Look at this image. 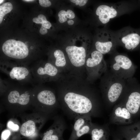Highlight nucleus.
<instances>
[{"label": "nucleus", "mask_w": 140, "mask_h": 140, "mask_svg": "<svg viewBox=\"0 0 140 140\" xmlns=\"http://www.w3.org/2000/svg\"><path fill=\"white\" fill-rule=\"evenodd\" d=\"M80 93L71 91L63 94L60 107L65 115L73 120L83 115L94 117L101 116L103 107L95 96Z\"/></svg>", "instance_id": "f257e3e1"}, {"label": "nucleus", "mask_w": 140, "mask_h": 140, "mask_svg": "<svg viewBox=\"0 0 140 140\" xmlns=\"http://www.w3.org/2000/svg\"><path fill=\"white\" fill-rule=\"evenodd\" d=\"M33 97V89L20 86H9L4 91L2 100L6 109L18 113L32 106Z\"/></svg>", "instance_id": "f03ea898"}, {"label": "nucleus", "mask_w": 140, "mask_h": 140, "mask_svg": "<svg viewBox=\"0 0 140 140\" xmlns=\"http://www.w3.org/2000/svg\"><path fill=\"white\" fill-rule=\"evenodd\" d=\"M32 106L38 112L50 116L60 108L54 93L51 90L41 88L40 86L33 89Z\"/></svg>", "instance_id": "7ed1b4c3"}, {"label": "nucleus", "mask_w": 140, "mask_h": 140, "mask_svg": "<svg viewBox=\"0 0 140 140\" xmlns=\"http://www.w3.org/2000/svg\"><path fill=\"white\" fill-rule=\"evenodd\" d=\"M107 77V82L102 91L106 108H109L120 99L126 86V80L118 77L111 73Z\"/></svg>", "instance_id": "20e7f679"}, {"label": "nucleus", "mask_w": 140, "mask_h": 140, "mask_svg": "<svg viewBox=\"0 0 140 140\" xmlns=\"http://www.w3.org/2000/svg\"><path fill=\"white\" fill-rule=\"evenodd\" d=\"M131 114L133 118L140 116V85L127 83L119 100Z\"/></svg>", "instance_id": "39448f33"}, {"label": "nucleus", "mask_w": 140, "mask_h": 140, "mask_svg": "<svg viewBox=\"0 0 140 140\" xmlns=\"http://www.w3.org/2000/svg\"><path fill=\"white\" fill-rule=\"evenodd\" d=\"M1 68L11 80L23 83L33 79L31 68L28 65L16 62L1 63Z\"/></svg>", "instance_id": "423d86ee"}, {"label": "nucleus", "mask_w": 140, "mask_h": 140, "mask_svg": "<svg viewBox=\"0 0 140 140\" xmlns=\"http://www.w3.org/2000/svg\"><path fill=\"white\" fill-rule=\"evenodd\" d=\"M50 116L37 112L22 118L19 132L22 135L30 137L35 135L42 127Z\"/></svg>", "instance_id": "0eeeda50"}, {"label": "nucleus", "mask_w": 140, "mask_h": 140, "mask_svg": "<svg viewBox=\"0 0 140 140\" xmlns=\"http://www.w3.org/2000/svg\"><path fill=\"white\" fill-rule=\"evenodd\" d=\"M111 73L124 79L132 78L135 67L130 59L127 56L117 55L114 58L110 64Z\"/></svg>", "instance_id": "6e6552de"}, {"label": "nucleus", "mask_w": 140, "mask_h": 140, "mask_svg": "<svg viewBox=\"0 0 140 140\" xmlns=\"http://www.w3.org/2000/svg\"><path fill=\"white\" fill-rule=\"evenodd\" d=\"M2 50L6 56L17 60L25 59L29 53L26 45L20 41L13 39L6 41L2 46Z\"/></svg>", "instance_id": "1a4fd4ad"}, {"label": "nucleus", "mask_w": 140, "mask_h": 140, "mask_svg": "<svg viewBox=\"0 0 140 140\" xmlns=\"http://www.w3.org/2000/svg\"><path fill=\"white\" fill-rule=\"evenodd\" d=\"M133 118L129 111L122 103L115 104L109 117V123L122 126L131 124Z\"/></svg>", "instance_id": "9d476101"}, {"label": "nucleus", "mask_w": 140, "mask_h": 140, "mask_svg": "<svg viewBox=\"0 0 140 140\" xmlns=\"http://www.w3.org/2000/svg\"><path fill=\"white\" fill-rule=\"evenodd\" d=\"M35 64L31 69L33 79L40 84L45 80L46 77H53L57 74V69L51 63Z\"/></svg>", "instance_id": "9b49d317"}, {"label": "nucleus", "mask_w": 140, "mask_h": 140, "mask_svg": "<svg viewBox=\"0 0 140 140\" xmlns=\"http://www.w3.org/2000/svg\"><path fill=\"white\" fill-rule=\"evenodd\" d=\"M53 118V124L44 133L42 140H64L63 134L67 128L65 121L61 116H55Z\"/></svg>", "instance_id": "f8f14e48"}, {"label": "nucleus", "mask_w": 140, "mask_h": 140, "mask_svg": "<svg viewBox=\"0 0 140 140\" xmlns=\"http://www.w3.org/2000/svg\"><path fill=\"white\" fill-rule=\"evenodd\" d=\"M66 51L73 66L80 67L85 64L86 54L85 49L83 47L69 46L66 47Z\"/></svg>", "instance_id": "ddd939ff"}, {"label": "nucleus", "mask_w": 140, "mask_h": 140, "mask_svg": "<svg viewBox=\"0 0 140 140\" xmlns=\"http://www.w3.org/2000/svg\"><path fill=\"white\" fill-rule=\"evenodd\" d=\"M118 133L125 140H140V120L132 124L121 126Z\"/></svg>", "instance_id": "4468645a"}, {"label": "nucleus", "mask_w": 140, "mask_h": 140, "mask_svg": "<svg viewBox=\"0 0 140 140\" xmlns=\"http://www.w3.org/2000/svg\"><path fill=\"white\" fill-rule=\"evenodd\" d=\"M119 39L125 48L129 50L135 49L140 42V36L136 32L129 31L122 32Z\"/></svg>", "instance_id": "2eb2a0df"}, {"label": "nucleus", "mask_w": 140, "mask_h": 140, "mask_svg": "<svg viewBox=\"0 0 140 140\" xmlns=\"http://www.w3.org/2000/svg\"><path fill=\"white\" fill-rule=\"evenodd\" d=\"M92 140H109L110 130L108 124L100 125L92 123L90 133Z\"/></svg>", "instance_id": "dca6fc26"}, {"label": "nucleus", "mask_w": 140, "mask_h": 140, "mask_svg": "<svg viewBox=\"0 0 140 140\" xmlns=\"http://www.w3.org/2000/svg\"><path fill=\"white\" fill-rule=\"evenodd\" d=\"M96 13L99 16V19L101 22L106 24L109 22L110 19L116 16L117 12L112 6L102 5L97 8Z\"/></svg>", "instance_id": "f3484780"}, {"label": "nucleus", "mask_w": 140, "mask_h": 140, "mask_svg": "<svg viewBox=\"0 0 140 140\" xmlns=\"http://www.w3.org/2000/svg\"><path fill=\"white\" fill-rule=\"evenodd\" d=\"M104 39L102 41H97L95 43L97 51L103 54L109 53L113 48V41L110 34L108 33H104Z\"/></svg>", "instance_id": "a211bd4d"}, {"label": "nucleus", "mask_w": 140, "mask_h": 140, "mask_svg": "<svg viewBox=\"0 0 140 140\" xmlns=\"http://www.w3.org/2000/svg\"><path fill=\"white\" fill-rule=\"evenodd\" d=\"M91 57L88 58L86 61L87 66L94 68L99 65L103 60V54L98 51H93L91 53Z\"/></svg>", "instance_id": "6ab92c4d"}, {"label": "nucleus", "mask_w": 140, "mask_h": 140, "mask_svg": "<svg viewBox=\"0 0 140 140\" xmlns=\"http://www.w3.org/2000/svg\"><path fill=\"white\" fill-rule=\"evenodd\" d=\"M92 124V123L91 122L85 125L74 134L71 135L69 140H76L85 134H90Z\"/></svg>", "instance_id": "aec40b11"}, {"label": "nucleus", "mask_w": 140, "mask_h": 140, "mask_svg": "<svg viewBox=\"0 0 140 140\" xmlns=\"http://www.w3.org/2000/svg\"><path fill=\"white\" fill-rule=\"evenodd\" d=\"M55 59V65L58 67H63L66 64V61L63 53L61 50H57L54 53Z\"/></svg>", "instance_id": "412c9836"}, {"label": "nucleus", "mask_w": 140, "mask_h": 140, "mask_svg": "<svg viewBox=\"0 0 140 140\" xmlns=\"http://www.w3.org/2000/svg\"><path fill=\"white\" fill-rule=\"evenodd\" d=\"M33 21L36 24H41V27H44L46 29H49L51 26V23L47 21L45 16L42 14H40L37 17L34 18Z\"/></svg>", "instance_id": "4be33fe9"}, {"label": "nucleus", "mask_w": 140, "mask_h": 140, "mask_svg": "<svg viewBox=\"0 0 140 140\" xmlns=\"http://www.w3.org/2000/svg\"><path fill=\"white\" fill-rule=\"evenodd\" d=\"M12 8V4L9 2L4 3L0 6V24L2 22L5 15L10 12Z\"/></svg>", "instance_id": "5701e85b"}, {"label": "nucleus", "mask_w": 140, "mask_h": 140, "mask_svg": "<svg viewBox=\"0 0 140 140\" xmlns=\"http://www.w3.org/2000/svg\"><path fill=\"white\" fill-rule=\"evenodd\" d=\"M20 126L17 122L12 120H9L7 123V128L11 131L14 132L19 131Z\"/></svg>", "instance_id": "b1692460"}, {"label": "nucleus", "mask_w": 140, "mask_h": 140, "mask_svg": "<svg viewBox=\"0 0 140 140\" xmlns=\"http://www.w3.org/2000/svg\"><path fill=\"white\" fill-rule=\"evenodd\" d=\"M59 17V21L61 23H63L66 22L68 18L66 13V12L64 10L60 11L58 14Z\"/></svg>", "instance_id": "393cba45"}, {"label": "nucleus", "mask_w": 140, "mask_h": 140, "mask_svg": "<svg viewBox=\"0 0 140 140\" xmlns=\"http://www.w3.org/2000/svg\"><path fill=\"white\" fill-rule=\"evenodd\" d=\"M11 134V131L8 129L4 130L1 135V140H6Z\"/></svg>", "instance_id": "a878e982"}, {"label": "nucleus", "mask_w": 140, "mask_h": 140, "mask_svg": "<svg viewBox=\"0 0 140 140\" xmlns=\"http://www.w3.org/2000/svg\"><path fill=\"white\" fill-rule=\"evenodd\" d=\"M39 1L40 5L44 7H49L51 4V2L48 0H39Z\"/></svg>", "instance_id": "bb28decb"}, {"label": "nucleus", "mask_w": 140, "mask_h": 140, "mask_svg": "<svg viewBox=\"0 0 140 140\" xmlns=\"http://www.w3.org/2000/svg\"><path fill=\"white\" fill-rule=\"evenodd\" d=\"M70 1L72 2L76 3H77L80 6H82L85 5L87 3V0H71Z\"/></svg>", "instance_id": "cd10ccee"}, {"label": "nucleus", "mask_w": 140, "mask_h": 140, "mask_svg": "<svg viewBox=\"0 0 140 140\" xmlns=\"http://www.w3.org/2000/svg\"><path fill=\"white\" fill-rule=\"evenodd\" d=\"M67 17L69 19H73L75 17V14L71 10H68L66 11Z\"/></svg>", "instance_id": "c85d7f7f"}, {"label": "nucleus", "mask_w": 140, "mask_h": 140, "mask_svg": "<svg viewBox=\"0 0 140 140\" xmlns=\"http://www.w3.org/2000/svg\"><path fill=\"white\" fill-rule=\"evenodd\" d=\"M39 32L41 34L44 35L47 33V29L44 27H41L40 29Z\"/></svg>", "instance_id": "c756f323"}, {"label": "nucleus", "mask_w": 140, "mask_h": 140, "mask_svg": "<svg viewBox=\"0 0 140 140\" xmlns=\"http://www.w3.org/2000/svg\"><path fill=\"white\" fill-rule=\"evenodd\" d=\"M74 21L70 19L67 21V23L68 25H72L74 24Z\"/></svg>", "instance_id": "7c9ffc66"}, {"label": "nucleus", "mask_w": 140, "mask_h": 140, "mask_svg": "<svg viewBox=\"0 0 140 140\" xmlns=\"http://www.w3.org/2000/svg\"><path fill=\"white\" fill-rule=\"evenodd\" d=\"M113 140H122L117 137H115L114 138Z\"/></svg>", "instance_id": "2f4dec72"}, {"label": "nucleus", "mask_w": 140, "mask_h": 140, "mask_svg": "<svg viewBox=\"0 0 140 140\" xmlns=\"http://www.w3.org/2000/svg\"><path fill=\"white\" fill-rule=\"evenodd\" d=\"M23 1H25L26 2H32V1H34V0H23Z\"/></svg>", "instance_id": "473e14b6"}, {"label": "nucleus", "mask_w": 140, "mask_h": 140, "mask_svg": "<svg viewBox=\"0 0 140 140\" xmlns=\"http://www.w3.org/2000/svg\"><path fill=\"white\" fill-rule=\"evenodd\" d=\"M4 1V0H0V4H1V3H2L3 2V1Z\"/></svg>", "instance_id": "72a5a7b5"}, {"label": "nucleus", "mask_w": 140, "mask_h": 140, "mask_svg": "<svg viewBox=\"0 0 140 140\" xmlns=\"http://www.w3.org/2000/svg\"><path fill=\"white\" fill-rule=\"evenodd\" d=\"M75 5H78V3H75Z\"/></svg>", "instance_id": "f704fd0d"}]
</instances>
